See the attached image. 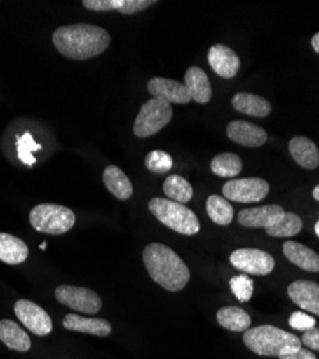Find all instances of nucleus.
Returning a JSON list of instances; mask_svg holds the SVG:
<instances>
[{
	"label": "nucleus",
	"instance_id": "obj_1",
	"mask_svg": "<svg viewBox=\"0 0 319 359\" xmlns=\"http://www.w3.org/2000/svg\"><path fill=\"white\" fill-rule=\"evenodd\" d=\"M52 42L56 50L65 57L72 61H86L107 50L111 36L104 27L78 23L57 27L52 35Z\"/></svg>",
	"mask_w": 319,
	"mask_h": 359
},
{
	"label": "nucleus",
	"instance_id": "obj_2",
	"mask_svg": "<svg viewBox=\"0 0 319 359\" xmlns=\"http://www.w3.org/2000/svg\"><path fill=\"white\" fill-rule=\"evenodd\" d=\"M144 266L151 279L168 292H180L190 280V271L183 259L161 243H151L142 252Z\"/></svg>",
	"mask_w": 319,
	"mask_h": 359
},
{
	"label": "nucleus",
	"instance_id": "obj_3",
	"mask_svg": "<svg viewBox=\"0 0 319 359\" xmlns=\"http://www.w3.org/2000/svg\"><path fill=\"white\" fill-rule=\"evenodd\" d=\"M245 345L259 356H282L302 348L301 339L272 325L249 327L243 334Z\"/></svg>",
	"mask_w": 319,
	"mask_h": 359
},
{
	"label": "nucleus",
	"instance_id": "obj_4",
	"mask_svg": "<svg viewBox=\"0 0 319 359\" xmlns=\"http://www.w3.org/2000/svg\"><path fill=\"white\" fill-rule=\"evenodd\" d=\"M149 210L160 223H163L172 231L184 236H193L200 231V223L197 216L184 204L157 197L150 200Z\"/></svg>",
	"mask_w": 319,
	"mask_h": 359
},
{
	"label": "nucleus",
	"instance_id": "obj_5",
	"mask_svg": "<svg viewBox=\"0 0 319 359\" xmlns=\"http://www.w3.org/2000/svg\"><path fill=\"white\" fill-rule=\"evenodd\" d=\"M29 220L35 230L60 236L69 231L75 224V213L68 207L60 204H39L32 208Z\"/></svg>",
	"mask_w": 319,
	"mask_h": 359
},
{
	"label": "nucleus",
	"instance_id": "obj_6",
	"mask_svg": "<svg viewBox=\"0 0 319 359\" xmlns=\"http://www.w3.org/2000/svg\"><path fill=\"white\" fill-rule=\"evenodd\" d=\"M172 118V108L170 104L150 98L144 104L134 121V134L138 138H147L161 131Z\"/></svg>",
	"mask_w": 319,
	"mask_h": 359
},
{
	"label": "nucleus",
	"instance_id": "obj_7",
	"mask_svg": "<svg viewBox=\"0 0 319 359\" xmlns=\"http://www.w3.org/2000/svg\"><path fill=\"white\" fill-rule=\"evenodd\" d=\"M55 296L57 302L79 313L94 315L98 313L102 308V301L98 293L86 287L62 285L60 287H56Z\"/></svg>",
	"mask_w": 319,
	"mask_h": 359
},
{
	"label": "nucleus",
	"instance_id": "obj_8",
	"mask_svg": "<svg viewBox=\"0 0 319 359\" xmlns=\"http://www.w3.org/2000/svg\"><path fill=\"white\" fill-rule=\"evenodd\" d=\"M223 196L238 203H257L269 194V184L264 178H233L223 186Z\"/></svg>",
	"mask_w": 319,
	"mask_h": 359
},
{
	"label": "nucleus",
	"instance_id": "obj_9",
	"mask_svg": "<svg viewBox=\"0 0 319 359\" xmlns=\"http://www.w3.org/2000/svg\"><path fill=\"white\" fill-rule=\"evenodd\" d=\"M230 263L240 272L256 276H266L273 272L275 259L260 249H238L230 255Z\"/></svg>",
	"mask_w": 319,
	"mask_h": 359
},
{
	"label": "nucleus",
	"instance_id": "obj_10",
	"mask_svg": "<svg viewBox=\"0 0 319 359\" xmlns=\"http://www.w3.org/2000/svg\"><path fill=\"white\" fill-rule=\"evenodd\" d=\"M15 313L22 325L35 335L46 337L52 332V319L39 305L26 301V299H20L15 304Z\"/></svg>",
	"mask_w": 319,
	"mask_h": 359
},
{
	"label": "nucleus",
	"instance_id": "obj_11",
	"mask_svg": "<svg viewBox=\"0 0 319 359\" xmlns=\"http://www.w3.org/2000/svg\"><path fill=\"white\" fill-rule=\"evenodd\" d=\"M149 93L153 98L161 100L167 104H187L191 101L189 91L184 83L174 79H167L161 76H156L147 83Z\"/></svg>",
	"mask_w": 319,
	"mask_h": 359
},
{
	"label": "nucleus",
	"instance_id": "obj_12",
	"mask_svg": "<svg viewBox=\"0 0 319 359\" xmlns=\"http://www.w3.org/2000/svg\"><path fill=\"white\" fill-rule=\"evenodd\" d=\"M285 213L286 212L280 205L269 204V205L254 207V208H243L238 216V220L243 227L268 229L276 224L285 216Z\"/></svg>",
	"mask_w": 319,
	"mask_h": 359
},
{
	"label": "nucleus",
	"instance_id": "obj_13",
	"mask_svg": "<svg viewBox=\"0 0 319 359\" xmlns=\"http://www.w3.org/2000/svg\"><path fill=\"white\" fill-rule=\"evenodd\" d=\"M209 65L222 78H235L240 69L238 53L226 45H213L208 53Z\"/></svg>",
	"mask_w": 319,
	"mask_h": 359
},
{
	"label": "nucleus",
	"instance_id": "obj_14",
	"mask_svg": "<svg viewBox=\"0 0 319 359\" xmlns=\"http://www.w3.org/2000/svg\"><path fill=\"white\" fill-rule=\"evenodd\" d=\"M291 301L304 311L319 316V285L311 280H295L287 286Z\"/></svg>",
	"mask_w": 319,
	"mask_h": 359
},
{
	"label": "nucleus",
	"instance_id": "obj_15",
	"mask_svg": "<svg viewBox=\"0 0 319 359\" xmlns=\"http://www.w3.org/2000/svg\"><path fill=\"white\" fill-rule=\"evenodd\" d=\"M227 137L243 147H262L268 141L266 131L246 121H231L227 126Z\"/></svg>",
	"mask_w": 319,
	"mask_h": 359
},
{
	"label": "nucleus",
	"instance_id": "obj_16",
	"mask_svg": "<svg viewBox=\"0 0 319 359\" xmlns=\"http://www.w3.org/2000/svg\"><path fill=\"white\" fill-rule=\"evenodd\" d=\"M64 327L68 331H75L81 334H90L95 337H108L112 331L111 323L100 318H85L75 313H68L64 318Z\"/></svg>",
	"mask_w": 319,
	"mask_h": 359
},
{
	"label": "nucleus",
	"instance_id": "obj_17",
	"mask_svg": "<svg viewBox=\"0 0 319 359\" xmlns=\"http://www.w3.org/2000/svg\"><path fill=\"white\" fill-rule=\"evenodd\" d=\"M184 85L191 100L197 104H208L212 100L213 91L206 72L198 67H190L184 75Z\"/></svg>",
	"mask_w": 319,
	"mask_h": 359
},
{
	"label": "nucleus",
	"instance_id": "obj_18",
	"mask_svg": "<svg viewBox=\"0 0 319 359\" xmlns=\"http://www.w3.org/2000/svg\"><path fill=\"white\" fill-rule=\"evenodd\" d=\"M289 153L298 165L306 170H315L319 165V148L306 137H294L289 141Z\"/></svg>",
	"mask_w": 319,
	"mask_h": 359
},
{
	"label": "nucleus",
	"instance_id": "obj_19",
	"mask_svg": "<svg viewBox=\"0 0 319 359\" xmlns=\"http://www.w3.org/2000/svg\"><path fill=\"white\" fill-rule=\"evenodd\" d=\"M283 255L289 262H292L306 272H319V255L302 243L294 241L286 242L283 245Z\"/></svg>",
	"mask_w": 319,
	"mask_h": 359
},
{
	"label": "nucleus",
	"instance_id": "obj_20",
	"mask_svg": "<svg viewBox=\"0 0 319 359\" xmlns=\"http://www.w3.org/2000/svg\"><path fill=\"white\" fill-rule=\"evenodd\" d=\"M233 108L245 115L254 116V118H265L272 112V107L269 101L264 97H259L249 93H239L231 100Z\"/></svg>",
	"mask_w": 319,
	"mask_h": 359
},
{
	"label": "nucleus",
	"instance_id": "obj_21",
	"mask_svg": "<svg viewBox=\"0 0 319 359\" xmlns=\"http://www.w3.org/2000/svg\"><path fill=\"white\" fill-rule=\"evenodd\" d=\"M104 184L108 189V191L118 200H128L133 196V184L127 174L115 165H109L105 168L104 175Z\"/></svg>",
	"mask_w": 319,
	"mask_h": 359
},
{
	"label": "nucleus",
	"instance_id": "obj_22",
	"mask_svg": "<svg viewBox=\"0 0 319 359\" xmlns=\"http://www.w3.org/2000/svg\"><path fill=\"white\" fill-rule=\"evenodd\" d=\"M0 341H2L9 349L26 352L31 349V338L23 329L11 319L0 320Z\"/></svg>",
	"mask_w": 319,
	"mask_h": 359
},
{
	"label": "nucleus",
	"instance_id": "obj_23",
	"mask_svg": "<svg viewBox=\"0 0 319 359\" xmlns=\"http://www.w3.org/2000/svg\"><path fill=\"white\" fill-rule=\"evenodd\" d=\"M27 256L29 249L22 238L9 233H0V260L8 264H20Z\"/></svg>",
	"mask_w": 319,
	"mask_h": 359
},
{
	"label": "nucleus",
	"instance_id": "obj_24",
	"mask_svg": "<svg viewBox=\"0 0 319 359\" xmlns=\"http://www.w3.org/2000/svg\"><path fill=\"white\" fill-rule=\"evenodd\" d=\"M217 323L231 332H246L252 325L250 315L238 306H224L216 313Z\"/></svg>",
	"mask_w": 319,
	"mask_h": 359
},
{
	"label": "nucleus",
	"instance_id": "obj_25",
	"mask_svg": "<svg viewBox=\"0 0 319 359\" xmlns=\"http://www.w3.org/2000/svg\"><path fill=\"white\" fill-rule=\"evenodd\" d=\"M206 210L212 222L219 226H229L231 222H233V216H235L233 205L229 203L227 198L222 196L212 194L208 198Z\"/></svg>",
	"mask_w": 319,
	"mask_h": 359
},
{
	"label": "nucleus",
	"instance_id": "obj_26",
	"mask_svg": "<svg viewBox=\"0 0 319 359\" xmlns=\"http://www.w3.org/2000/svg\"><path fill=\"white\" fill-rule=\"evenodd\" d=\"M163 191L168 200L186 204L193 198V187L186 178L180 175H170L165 178Z\"/></svg>",
	"mask_w": 319,
	"mask_h": 359
},
{
	"label": "nucleus",
	"instance_id": "obj_27",
	"mask_svg": "<svg viewBox=\"0 0 319 359\" xmlns=\"http://www.w3.org/2000/svg\"><path fill=\"white\" fill-rule=\"evenodd\" d=\"M210 168L212 171L222 178H231L238 177L243 168L242 160L238 154L233 153H223V154H217L212 163H210Z\"/></svg>",
	"mask_w": 319,
	"mask_h": 359
},
{
	"label": "nucleus",
	"instance_id": "obj_28",
	"mask_svg": "<svg viewBox=\"0 0 319 359\" xmlns=\"http://www.w3.org/2000/svg\"><path fill=\"white\" fill-rule=\"evenodd\" d=\"M302 227L304 223L298 215L286 212L276 224L265 229V231L272 237H294L301 233Z\"/></svg>",
	"mask_w": 319,
	"mask_h": 359
},
{
	"label": "nucleus",
	"instance_id": "obj_29",
	"mask_svg": "<svg viewBox=\"0 0 319 359\" xmlns=\"http://www.w3.org/2000/svg\"><path fill=\"white\" fill-rule=\"evenodd\" d=\"M16 148H18V157L19 160L29 165L32 167L35 163H36V158L34 157V153L38 151V149H42V145L38 144L34 137L29 134V133H25L22 137L20 135H16Z\"/></svg>",
	"mask_w": 319,
	"mask_h": 359
},
{
	"label": "nucleus",
	"instance_id": "obj_30",
	"mask_svg": "<svg viewBox=\"0 0 319 359\" xmlns=\"http://www.w3.org/2000/svg\"><path fill=\"white\" fill-rule=\"evenodd\" d=\"M230 289L242 304L249 302L253 294V280L247 275H238L230 279Z\"/></svg>",
	"mask_w": 319,
	"mask_h": 359
},
{
	"label": "nucleus",
	"instance_id": "obj_31",
	"mask_svg": "<svg viewBox=\"0 0 319 359\" xmlns=\"http://www.w3.org/2000/svg\"><path fill=\"white\" fill-rule=\"evenodd\" d=\"M146 167L154 174H165L172 168V158L165 151H151L146 157Z\"/></svg>",
	"mask_w": 319,
	"mask_h": 359
},
{
	"label": "nucleus",
	"instance_id": "obj_32",
	"mask_svg": "<svg viewBox=\"0 0 319 359\" xmlns=\"http://www.w3.org/2000/svg\"><path fill=\"white\" fill-rule=\"evenodd\" d=\"M125 0H83L82 5L85 9L94 12H108V11H121Z\"/></svg>",
	"mask_w": 319,
	"mask_h": 359
},
{
	"label": "nucleus",
	"instance_id": "obj_33",
	"mask_svg": "<svg viewBox=\"0 0 319 359\" xmlns=\"http://www.w3.org/2000/svg\"><path fill=\"white\" fill-rule=\"evenodd\" d=\"M289 326L292 329H297V331L308 332L316 326V319L304 312H294L291 318H289Z\"/></svg>",
	"mask_w": 319,
	"mask_h": 359
},
{
	"label": "nucleus",
	"instance_id": "obj_34",
	"mask_svg": "<svg viewBox=\"0 0 319 359\" xmlns=\"http://www.w3.org/2000/svg\"><path fill=\"white\" fill-rule=\"evenodd\" d=\"M156 4H157L156 0H125V4L121 8L120 13L121 15H134L137 12L149 9L150 6H153Z\"/></svg>",
	"mask_w": 319,
	"mask_h": 359
},
{
	"label": "nucleus",
	"instance_id": "obj_35",
	"mask_svg": "<svg viewBox=\"0 0 319 359\" xmlns=\"http://www.w3.org/2000/svg\"><path fill=\"white\" fill-rule=\"evenodd\" d=\"M301 342L306 345L309 349L319 351V327H313L308 332H304Z\"/></svg>",
	"mask_w": 319,
	"mask_h": 359
},
{
	"label": "nucleus",
	"instance_id": "obj_36",
	"mask_svg": "<svg viewBox=\"0 0 319 359\" xmlns=\"http://www.w3.org/2000/svg\"><path fill=\"white\" fill-rule=\"evenodd\" d=\"M279 359H316V356L311 349H302L301 348V349H298L292 353L279 356Z\"/></svg>",
	"mask_w": 319,
	"mask_h": 359
},
{
	"label": "nucleus",
	"instance_id": "obj_37",
	"mask_svg": "<svg viewBox=\"0 0 319 359\" xmlns=\"http://www.w3.org/2000/svg\"><path fill=\"white\" fill-rule=\"evenodd\" d=\"M311 45H312L313 50H315L316 53H319V32H318L316 35H313V38H312V41H311Z\"/></svg>",
	"mask_w": 319,
	"mask_h": 359
},
{
	"label": "nucleus",
	"instance_id": "obj_38",
	"mask_svg": "<svg viewBox=\"0 0 319 359\" xmlns=\"http://www.w3.org/2000/svg\"><path fill=\"white\" fill-rule=\"evenodd\" d=\"M312 196H313V198H315L316 201H319V186H316V187L313 189V191H312Z\"/></svg>",
	"mask_w": 319,
	"mask_h": 359
},
{
	"label": "nucleus",
	"instance_id": "obj_39",
	"mask_svg": "<svg viewBox=\"0 0 319 359\" xmlns=\"http://www.w3.org/2000/svg\"><path fill=\"white\" fill-rule=\"evenodd\" d=\"M315 234L319 237V220L315 223Z\"/></svg>",
	"mask_w": 319,
	"mask_h": 359
},
{
	"label": "nucleus",
	"instance_id": "obj_40",
	"mask_svg": "<svg viewBox=\"0 0 319 359\" xmlns=\"http://www.w3.org/2000/svg\"><path fill=\"white\" fill-rule=\"evenodd\" d=\"M46 246H48V245L43 242V243H41V246H39V248H41L42 250H45V249H46Z\"/></svg>",
	"mask_w": 319,
	"mask_h": 359
}]
</instances>
